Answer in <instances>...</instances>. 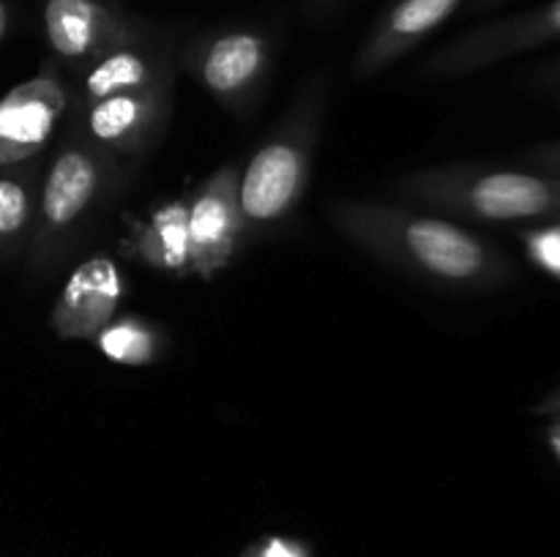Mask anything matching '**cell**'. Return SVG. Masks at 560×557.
Wrapping results in <instances>:
<instances>
[{"label":"cell","instance_id":"obj_8","mask_svg":"<svg viewBox=\"0 0 560 557\" xmlns=\"http://www.w3.org/2000/svg\"><path fill=\"white\" fill-rule=\"evenodd\" d=\"M80 123L96 145L124 164H135L164 134L173 112V85L118 93L93 104H77Z\"/></svg>","mask_w":560,"mask_h":557},{"label":"cell","instance_id":"obj_9","mask_svg":"<svg viewBox=\"0 0 560 557\" xmlns=\"http://www.w3.org/2000/svg\"><path fill=\"white\" fill-rule=\"evenodd\" d=\"M145 22L126 14L113 0H47L44 33L60 60L93 63L145 31Z\"/></svg>","mask_w":560,"mask_h":557},{"label":"cell","instance_id":"obj_20","mask_svg":"<svg viewBox=\"0 0 560 557\" xmlns=\"http://www.w3.org/2000/svg\"><path fill=\"white\" fill-rule=\"evenodd\" d=\"M528 82L534 91L545 93L547 98H556L560 102V58L545 60V63L536 66L528 74Z\"/></svg>","mask_w":560,"mask_h":557},{"label":"cell","instance_id":"obj_4","mask_svg":"<svg viewBox=\"0 0 560 557\" xmlns=\"http://www.w3.org/2000/svg\"><path fill=\"white\" fill-rule=\"evenodd\" d=\"M326 74H315L295 96L293 107L282 118L260 151L241 169L238 200L246 233L271 227L293 213L304 197L312 175L323 112H326Z\"/></svg>","mask_w":560,"mask_h":557},{"label":"cell","instance_id":"obj_26","mask_svg":"<svg viewBox=\"0 0 560 557\" xmlns=\"http://www.w3.org/2000/svg\"><path fill=\"white\" fill-rule=\"evenodd\" d=\"M550 451L556 453V459L560 462V442H550Z\"/></svg>","mask_w":560,"mask_h":557},{"label":"cell","instance_id":"obj_16","mask_svg":"<svg viewBox=\"0 0 560 557\" xmlns=\"http://www.w3.org/2000/svg\"><path fill=\"white\" fill-rule=\"evenodd\" d=\"M93 342L109 360L126 366L153 364L167 347L164 333L151 320H142V317L135 315L113 320Z\"/></svg>","mask_w":560,"mask_h":557},{"label":"cell","instance_id":"obj_1","mask_svg":"<svg viewBox=\"0 0 560 557\" xmlns=\"http://www.w3.org/2000/svg\"><path fill=\"white\" fill-rule=\"evenodd\" d=\"M328 216L348 244L410 278L470 293L514 278V265L498 246L448 218L372 200H334Z\"/></svg>","mask_w":560,"mask_h":557},{"label":"cell","instance_id":"obj_21","mask_svg":"<svg viewBox=\"0 0 560 557\" xmlns=\"http://www.w3.org/2000/svg\"><path fill=\"white\" fill-rule=\"evenodd\" d=\"M534 413L545 415V418H560V386L534 404Z\"/></svg>","mask_w":560,"mask_h":557},{"label":"cell","instance_id":"obj_24","mask_svg":"<svg viewBox=\"0 0 560 557\" xmlns=\"http://www.w3.org/2000/svg\"><path fill=\"white\" fill-rule=\"evenodd\" d=\"M545 440L547 446H550V442H560V418L550 420V426L545 429Z\"/></svg>","mask_w":560,"mask_h":557},{"label":"cell","instance_id":"obj_17","mask_svg":"<svg viewBox=\"0 0 560 557\" xmlns=\"http://www.w3.org/2000/svg\"><path fill=\"white\" fill-rule=\"evenodd\" d=\"M520 240H523V249L528 254V260L539 271H545L547 276L560 282V222L523 229Z\"/></svg>","mask_w":560,"mask_h":557},{"label":"cell","instance_id":"obj_5","mask_svg":"<svg viewBox=\"0 0 560 557\" xmlns=\"http://www.w3.org/2000/svg\"><path fill=\"white\" fill-rule=\"evenodd\" d=\"M552 42H560V0H547L523 14L487 22V25L463 33L454 42L443 44L438 52H432L421 63V74L432 76V80L468 76Z\"/></svg>","mask_w":560,"mask_h":557},{"label":"cell","instance_id":"obj_23","mask_svg":"<svg viewBox=\"0 0 560 557\" xmlns=\"http://www.w3.org/2000/svg\"><path fill=\"white\" fill-rule=\"evenodd\" d=\"M9 27H11V5L5 3V0H0V42L5 38Z\"/></svg>","mask_w":560,"mask_h":557},{"label":"cell","instance_id":"obj_12","mask_svg":"<svg viewBox=\"0 0 560 557\" xmlns=\"http://www.w3.org/2000/svg\"><path fill=\"white\" fill-rule=\"evenodd\" d=\"M124 298V276L113 257L93 254L74 268L49 315L60 339H96L115 320Z\"/></svg>","mask_w":560,"mask_h":557},{"label":"cell","instance_id":"obj_18","mask_svg":"<svg viewBox=\"0 0 560 557\" xmlns=\"http://www.w3.org/2000/svg\"><path fill=\"white\" fill-rule=\"evenodd\" d=\"M241 557H312L306 544L295 538H284V535H262L255 544L246 546Z\"/></svg>","mask_w":560,"mask_h":557},{"label":"cell","instance_id":"obj_10","mask_svg":"<svg viewBox=\"0 0 560 557\" xmlns=\"http://www.w3.org/2000/svg\"><path fill=\"white\" fill-rule=\"evenodd\" d=\"M69 98L52 63L0 98V167L42 156Z\"/></svg>","mask_w":560,"mask_h":557},{"label":"cell","instance_id":"obj_19","mask_svg":"<svg viewBox=\"0 0 560 557\" xmlns=\"http://www.w3.org/2000/svg\"><path fill=\"white\" fill-rule=\"evenodd\" d=\"M520 158H523L530 169H539V173L560 178V140L541 142V145L528 147Z\"/></svg>","mask_w":560,"mask_h":557},{"label":"cell","instance_id":"obj_11","mask_svg":"<svg viewBox=\"0 0 560 557\" xmlns=\"http://www.w3.org/2000/svg\"><path fill=\"white\" fill-rule=\"evenodd\" d=\"M159 85H175V52L170 38L148 25L137 38L85 66L82 104Z\"/></svg>","mask_w":560,"mask_h":557},{"label":"cell","instance_id":"obj_7","mask_svg":"<svg viewBox=\"0 0 560 557\" xmlns=\"http://www.w3.org/2000/svg\"><path fill=\"white\" fill-rule=\"evenodd\" d=\"M238 186L241 167L224 164L217 173L208 175L197 186L195 194L186 200L189 205V268L202 282H211L219 271L230 265L241 238L246 235Z\"/></svg>","mask_w":560,"mask_h":557},{"label":"cell","instance_id":"obj_25","mask_svg":"<svg viewBox=\"0 0 560 557\" xmlns=\"http://www.w3.org/2000/svg\"><path fill=\"white\" fill-rule=\"evenodd\" d=\"M501 3H506V0H474V5L479 11H487V9H495V5H501Z\"/></svg>","mask_w":560,"mask_h":557},{"label":"cell","instance_id":"obj_14","mask_svg":"<svg viewBox=\"0 0 560 557\" xmlns=\"http://www.w3.org/2000/svg\"><path fill=\"white\" fill-rule=\"evenodd\" d=\"M44 169L38 156L0 167V262L5 265L27 257L31 249Z\"/></svg>","mask_w":560,"mask_h":557},{"label":"cell","instance_id":"obj_6","mask_svg":"<svg viewBox=\"0 0 560 557\" xmlns=\"http://www.w3.org/2000/svg\"><path fill=\"white\" fill-rule=\"evenodd\" d=\"M184 66L224 109L246 115L271 69V44L257 31H224L191 44Z\"/></svg>","mask_w":560,"mask_h":557},{"label":"cell","instance_id":"obj_2","mask_svg":"<svg viewBox=\"0 0 560 557\" xmlns=\"http://www.w3.org/2000/svg\"><path fill=\"white\" fill-rule=\"evenodd\" d=\"M126 169H131L129 164L85 134L80 115L74 112L58 153L44 169L38 191L36 224L25 257V271L33 284L49 282L77 254L124 191Z\"/></svg>","mask_w":560,"mask_h":557},{"label":"cell","instance_id":"obj_13","mask_svg":"<svg viewBox=\"0 0 560 557\" xmlns=\"http://www.w3.org/2000/svg\"><path fill=\"white\" fill-rule=\"evenodd\" d=\"M459 5L463 0H397L361 42L353 60L355 80H372L402 60L416 44L454 16Z\"/></svg>","mask_w":560,"mask_h":557},{"label":"cell","instance_id":"obj_15","mask_svg":"<svg viewBox=\"0 0 560 557\" xmlns=\"http://www.w3.org/2000/svg\"><path fill=\"white\" fill-rule=\"evenodd\" d=\"M124 251L156 271L186 276L189 268V205L186 200L164 202L142 222H131Z\"/></svg>","mask_w":560,"mask_h":557},{"label":"cell","instance_id":"obj_3","mask_svg":"<svg viewBox=\"0 0 560 557\" xmlns=\"http://www.w3.org/2000/svg\"><path fill=\"white\" fill-rule=\"evenodd\" d=\"M392 194L479 222L560 218V178L539 169L427 167L394 180Z\"/></svg>","mask_w":560,"mask_h":557},{"label":"cell","instance_id":"obj_22","mask_svg":"<svg viewBox=\"0 0 560 557\" xmlns=\"http://www.w3.org/2000/svg\"><path fill=\"white\" fill-rule=\"evenodd\" d=\"M342 3L345 0H301V9L310 16H317V20H320V16H328L331 11H337Z\"/></svg>","mask_w":560,"mask_h":557}]
</instances>
